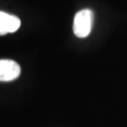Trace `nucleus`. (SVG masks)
<instances>
[{
  "instance_id": "obj_3",
  "label": "nucleus",
  "mask_w": 127,
  "mask_h": 127,
  "mask_svg": "<svg viewBox=\"0 0 127 127\" xmlns=\"http://www.w3.org/2000/svg\"><path fill=\"white\" fill-rule=\"evenodd\" d=\"M20 27V19L0 11V35L14 33Z\"/></svg>"
},
{
  "instance_id": "obj_2",
  "label": "nucleus",
  "mask_w": 127,
  "mask_h": 127,
  "mask_svg": "<svg viewBox=\"0 0 127 127\" xmlns=\"http://www.w3.org/2000/svg\"><path fill=\"white\" fill-rule=\"evenodd\" d=\"M20 66L11 59H0V82H11L20 74Z\"/></svg>"
},
{
  "instance_id": "obj_1",
  "label": "nucleus",
  "mask_w": 127,
  "mask_h": 127,
  "mask_svg": "<svg viewBox=\"0 0 127 127\" xmlns=\"http://www.w3.org/2000/svg\"><path fill=\"white\" fill-rule=\"evenodd\" d=\"M93 22V13L91 10L85 9L76 13L73 21V32L77 37L84 38L90 34Z\"/></svg>"
}]
</instances>
